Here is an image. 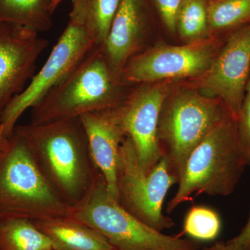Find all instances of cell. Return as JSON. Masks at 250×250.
Wrapping results in <instances>:
<instances>
[{
  "mask_svg": "<svg viewBox=\"0 0 250 250\" xmlns=\"http://www.w3.org/2000/svg\"><path fill=\"white\" fill-rule=\"evenodd\" d=\"M41 173L69 207L83 200L99 170L80 118L18 125Z\"/></svg>",
  "mask_w": 250,
  "mask_h": 250,
  "instance_id": "6da1fadb",
  "label": "cell"
},
{
  "mask_svg": "<svg viewBox=\"0 0 250 250\" xmlns=\"http://www.w3.org/2000/svg\"><path fill=\"white\" fill-rule=\"evenodd\" d=\"M123 82L111 70L103 49L95 46L75 70L31 108V123L80 118L117 107L125 99Z\"/></svg>",
  "mask_w": 250,
  "mask_h": 250,
  "instance_id": "7a4b0ae2",
  "label": "cell"
},
{
  "mask_svg": "<svg viewBox=\"0 0 250 250\" xmlns=\"http://www.w3.org/2000/svg\"><path fill=\"white\" fill-rule=\"evenodd\" d=\"M248 166L237 132V120L231 114L215 125L188 158L179 187L167 204L170 213L192 194L228 196L239 183Z\"/></svg>",
  "mask_w": 250,
  "mask_h": 250,
  "instance_id": "3957f363",
  "label": "cell"
},
{
  "mask_svg": "<svg viewBox=\"0 0 250 250\" xmlns=\"http://www.w3.org/2000/svg\"><path fill=\"white\" fill-rule=\"evenodd\" d=\"M70 207L50 187L24 138L13 131L0 152V219L69 216Z\"/></svg>",
  "mask_w": 250,
  "mask_h": 250,
  "instance_id": "277c9868",
  "label": "cell"
},
{
  "mask_svg": "<svg viewBox=\"0 0 250 250\" xmlns=\"http://www.w3.org/2000/svg\"><path fill=\"white\" fill-rule=\"evenodd\" d=\"M69 216L105 237L115 250H198L195 242L156 231L122 207L108 192L100 170L82 201L70 207Z\"/></svg>",
  "mask_w": 250,
  "mask_h": 250,
  "instance_id": "5b68a950",
  "label": "cell"
},
{
  "mask_svg": "<svg viewBox=\"0 0 250 250\" xmlns=\"http://www.w3.org/2000/svg\"><path fill=\"white\" fill-rule=\"evenodd\" d=\"M229 114L223 103L195 93L178 95L167 104L164 103L158 141L161 156L178 182L192 151Z\"/></svg>",
  "mask_w": 250,
  "mask_h": 250,
  "instance_id": "8992f818",
  "label": "cell"
},
{
  "mask_svg": "<svg viewBox=\"0 0 250 250\" xmlns=\"http://www.w3.org/2000/svg\"><path fill=\"white\" fill-rule=\"evenodd\" d=\"M177 183L178 179L164 157L146 173L140 166L132 140L125 136L117 174L118 201L123 208L156 231L173 228L174 222L163 213V206L170 187Z\"/></svg>",
  "mask_w": 250,
  "mask_h": 250,
  "instance_id": "52a82bcc",
  "label": "cell"
},
{
  "mask_svg": "<svg viewBox=\"0 0 250 250\" xmlns=\"http://www.w3.org/2000/svg\"><path fill=\"white\" fill-rule=\"evenodd\" d=\"M70 20L43 66L35 73L25 88L12 99L1 116L0 125L11 136L16 123L49 90L60 83L97 46L80 18L69 15Z\"/></svg>",
  "mask_w": 250,
  "mask_h": 250,
  "instance_id": "ba28073f",
  "label": "cell"
},
{
  "mask_svg": "<svg viewBox=\"0 0 250 250\" xmlns=\"http://www.w3.org/2000/svg\"><path fill=\"white\" fill-rule=\"evenodd\" d=\"M205 74L201 88L205 97L220 99L238 119L250 76V22L229 34Z\"/></svg>",
  "mask_w": 250,
  "mask_h": 250,
  "instance_id": "9c48e42d",
  "label": "cell"
},
{
  "mask_svg": "<svg viewBox=\"0 0 250 250\" xmlns=\"http://www.w3.org/2000/svg\"><path fill=\"white\" fill-rule=\"evenodd\" d=\"M215 57L209 46H161L135 55L121 72L125 84L151 83L205 74Z\"/></svg>",
  "mask_w": 250,
  "mask_h": 250,
  "instance_id": "30bf717a",
  "label": "cell"
},
{
  "mask_svg": "<svg viewBox=\"0 0 250 250\" xmlns=\"http://www.w3.org/2000/svg\"><path fill=\"white\" fill-rule=\"evenodd\" d=\"M49 41L25 28L0 24V116L35 75Z\"/></svg>",
  "mask_w": 250,
  "mask_h": 250,
  "instance_id": "8fae6325",
  "label": "cell"
},
{
  "mask_svg": "<svg viewBox=\"0 0 250 250\" xmlns=\"http://www.w3.org/2000/svg\"><path fill=\"white\" fill-rule=\"evenodd\" d=\"M166 98L163 88L145 87L133 93L116 107L122 128L132 140L140 166L146 173L162 157L158 141V126Z\"/></svg>",
  "mask_w": 250,
  "mask_h": 250,
  "instance_id": "7c38bea8",
  "label": "cell"
},
{
  "mask_svg": "<svg viewBox=\"0 0 250 250\" xmlns=\"http://www.w3.org/2000/svg\"><path fill=\"white\" fill-rule=\"evenodd\" d=\"M80 119L84 126L94 164L103 174L108 192L118 200V159L126 134L116 107L85 113Z\"/></svg>",
  "mask_w": 250,
  "mask_h": 250,
  "instance_id": "4fadbf2b",
  "label": "cell"
},
{
  "mask_svg": "<svg viewBox=\"0 0 250 250\" xmlns=\"http://www.w3.org/2000/svg\"><path fill=\"white\" fill-rule=\"evenodd\" d=\"M147 0H121L106 40L100 47L111 70L121 72L141 47L147 21Z\"/></svg>",
  "mask_w": 250,
  "mask_h": 250,
  "instance_id": "5bb4252c",
  "label": "cell"
},
{
  "mask_svg": "<svg viewBox=\"0 0 250 250\" xmlns=\"http://www.w3.org/2000/svg\"><path fill=\"white\" fill-rule=\"evenodd\" d=\"M33 222L54 250H115L101 233L70 217Z\"/></svg>",
  "mask_w": 250,
  "mask_h": 250,
  "instance_id": "9a60e30c",
  "label": "cell"
},
{
  "mask_svg": "<svg viewBox=\"0 0 250 250\" xmlns=\"http://www.w3.org/2000/svg\"><path fill=\"white\" fill-rule=\"evenodd\" d=\"M58 0H0V24L39 33L52 27Z\"/></svg>",
  "mask_w": 250,
  "mask_h": 250,
  "instance_id": "2e32d148",
  "label": "cell"
},
{
  "mask_svg": "<svg viewBox=\"0 0 250 250\" xmlns=\"http://www.w3.org/2000/svg\"><path fill=\"white\" fill-rule=\"evenodd\" d=\"M121 0H72L70 13L80 18L97 45L107 37Z\"/></svg>",
  "mask_w": 250,
  "mask_h": 250,
  "instance_id": "e0dca14e",
  "label": "cell"
},
{
  "mask_svg": "<svg viewBox=\"0 0 250 250\" xmlns=\"http://www.w3.org/2000/svg\"><path fill=\"white\" fill-rule=\"evenodd\" d=\"M0 250H54L48 238L33 220L0 219Z\"/></svg>",
  "mask_w": 250,
  "mask_h": 250,
  "instance_id": "ac0fdd59",
  "label": "cell"
},
{
  "mask_svg": "<svg viewBox=\"0 0 250 250\" xmlns=\"http://www.w3.org/2000/svg\"><path fill=\"white\" fill-rule=\"evenodd\" d=\"M208 31H229L250 22V0H209Z\"/></svg>",
  "mask_w": 250,
  "mask_h": 250,
  "instance_id": "d6986e66",
  "label": "cell"
},
{
  "mask_svg": "<svg viewBox=\"0 0 250 250\" xmlns=\"http://www.w3.org/2000/svg\"><path fill=\"white\" fill-rule=\"evenodd\" d=\"M209 0H184L177 18V31L188 40H196L208 32L207 7Z\"/></svg>",
  "mask_w": 250,
  "mask_h": 250,
  "instance_id": "ffe728a7",
  "label": "cell"
},
{
  "mask_svg": "<svg viewBox=\"0 0 250 250\" xmlns=\"http://www.w3.org/2000/svg\"><path fill=\"white\" fill-rule=\"evenodd\" d=\"M221 220L215 210L205 206H195L188 212L184 221V233L199 241L216 239L221 230Z\"/></svg>",
  "mask_w": 250,
  "mask_h": 250,
  "instance_id": "44dd1931",
  "label": "cell"
},
{
  "mask_svg": "<svg viewBox=\"0 0 250 250\" xmlns=\"http://www.w3.org/2000/svg\"><path fill=\"white\" fill-rule=\"evenodd\" d=\"M237 132L247 164L250 166V93H246L237 119Z\"/></svg>",
  "mask_w": 250,
  "mask_h": 250,
  "instance_id": "7402d4cb",
  "label": "cell"
},
{
  "mask_svg": "<svg viewBox=\"0 0 250 250\" xmlns=\"http://www.w3.org/2000/svg\"><path fill=\"white\" fill-rule=\"evenodd\" d=\"M161 21L171 32L177 31V18L184 0H152Z\"/></svg>",
  "mask_w": 250,
  "mask_h": 250,
  "instance_id": "603a6c76",
  "label": "cell"
},
{
  "mask_svg": "<svg viewBox=\"0 0 250 250\" xmlns=\"http://www.w3.org/2000/svg\"><path fill=\"white\" fill-rule=\"evenodd\" d=\"M225 243L231 250H250V214L240 233Z\"/></svg>",
  "mask_w": 250,
  "mask_h": 250,
  "instance_id": "cb8c5ba5",
  "label": "cell"
},
{
  "mask_svg": "<svg viewBox=\"0 0 250 250\" xmlns=\"http://www.w3.org/2000/svg\"><path fill=\"white\" fill-rule=\"evenodd\" d=\"M198 250H231L227 246L226 243L223 242H216L214 244L209 247L199 249Z\"/></svg>",
  "mask_w": 250,
  "mask_h": 250,
  "instance_id": "d4e9b609",
  "label": "cell"
},
{
  "mask_svg": "<svg viewBox=\"0 0 250 250\" xmlns=\"http://www.w3.org/2000/svg\"><path fill=\"white\" fill-rule=\"evenodd\" d=\"M9 136L5 133L4 127L0 125V152L4 149L9 141Z\"/></svg>",
  "mask_w": 250,
  "mask_h": 250,
  "instance_id": "484cf974",
  "label": "cell"
},
{
  "mask_svg": "<svg viewBox=\"0 0 250 250\" xmlns=\"http://www.w3.org/2000/svg\"><path fill=\"white\" fill-rule=\"evenodd\" d=\"M247 93H250V76L249 78V81H248V85H247Z\"/></svg>",
  "mask_w": 250,
  "mask_h": 250,
  "instance_id": "4316f807",
  "label": "cell"
},
{
  "mask_svg": "<svg viewBox=\"0 0 250 250\" xmlns=\"http://www.w3.org/2000/svg\"><path fill=\"white\" fill-rule=\"evenodd\" d=\"M64 0H58V1H57V5H58V6H59V5L61 4V3L62 2V1H63Z\"/></svg>",
  "mask_w": 250,
  "mask_h": 250,
  "instance_id": "83f0119b",
  "label": "cell"
}]
</instances>
